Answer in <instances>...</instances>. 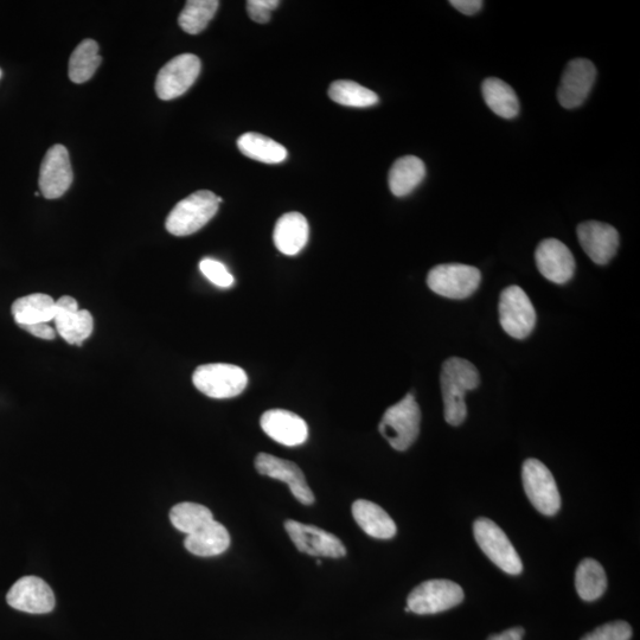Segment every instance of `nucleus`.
Here are the masks:
<instances>
[{"mask_svg": "<svg viewBox=\"0 0 640 640\" xmlns=\"http://www.w3.org/2000/svg\"><path fill=\"white\" fill-rule=\"evenodd\" d=\"M440 383L445 420L451 426H460L467 416L465 394L476 389L480 383L478 370L463 358H448L441 369Z\"/></svg>", "mask_w": 640, "mask_h": 640, "instance_id": "f257e3e1", "label": "nucleus"}, {"mask_svg": "<svg viewBox=\"0 0 640 640\" xmlns=\"http://www.w3.org/2000/svg\"><path fill=\"white\" fill-rule=\"evenodd\" d=\"M219 206V196L214 192L196 191L176 204L166 219L165 228L175 236L195 234L213 219Z\"/></svg>", "mask_w": 640, "mask_h": 640, "instance_id": "f03ea898", "label": "nucleus"}, {"mask_svg": "<svg viewBox=\"0 0 640 640\" xmlns=\"http://www.w3.org/2000/svg\"><path fill=\"white\" fill-rule=\"evenodd\" d=\"M421 411L413 394H407L400 402L389 407L380 422L382 437L396 451H406L420 433Z\"/></svg>", "mask_w": 640, "mask_h": 640, "instance_id": "7ed1b4c3", "label": "nucleus"}, {"mask_svg": "<svg viewBox=\"0 0 640 640\" xmlns=\"http://www.w3.org/2000/svg\"><path fill=\"white\" fill-rule=\"evenodd\" d=\"M194 386L211 399H232L247 388L246 371L234 364H203L192 375Z\"/></svg>", "mask_w": 640, "mask_h": 640, "instance_id": "20e7f679", "label": "nucleus"}, {"mask_svg": "<svg viewBox=\"0 0 640 640\" xmlns=\"http://www.w3.org/2000/svg\"><path fill=\"white\" fill-rule=\"evenodd\" d=\"M473 535L482 552L503 572L510 575H520L523 572L520 555L509 537L494 521L478 518L473 523Z\"/></svg>", "mask_w": 640, "mask_h": 640, "instance_id": "39448f33", "label": "nucleus"}, {"mask_svg": "<svg viewBox=\"0 0 640 640\" xmlns=\"http://www.w3.org/2000/svg\"><path fill=\"white\" fill-rule=\"evenodd\" d=\"M464 598L463 588L456 582L444 579L428 580L416 586L408 595L407 607L419 616H428L451 610L462 604Z\"/></svg>", "mask_w": 640, "mask_h": 640, "instance_id": "423d86ee", "label": "nucleus"}, {"mask_svg": "<svg viewBox=\"0 0 640 640\" xmlns=\"http://www.w3.org/2000/svg\"><path fill=\"white\" fill-rule=\"evenodd\" d=\"M524 491L542 515L554 516L561 509V496L553 473L537 459H527L522 467Z\"/></svg>", "mask_w": 640, "mask_h": 640, "instance_id": "0eeeda50", "label": "nucleus"}, {"mask_svg": "<svg viewBox=\"0 0 640 640\" xmlns=\"http://www.w3.org/2000/svg\"><path fill=\"white\" fill-rule=\"evenodd\" d=\"M482 273L478 268L462 264H445L432 268L427 285L438 296L448 299H466L478 290Z\"/></svg>", "mask_w": 640, "mask_h": 640, "instance_id": "6e6552de", "label": "nucleus"}, {"mask_svg": "<svg viewBox=\"0 0 640 640\" xmlns=\"http://www.w3.org/2000/svg\"><path fill=\"white\" fill-rule=\"evenodd\" d=\"M499 322L509 336L527 338L536 324V312L527 293L518 286L505 288L499 299Z\"/></svg>", "mask_w": 640, "mask_h": 640, "instance_id": "1a4fd4ad", "label": "nucleus"}, {"mask_svg": "<svg viewBox=\"0 0 640 640\" xmlns=\"http://www.w3.org/2000/svg\"><path fill=\"white\" fill-rule=\"evenodd\" d=\"M201 60L196 55L182 54L160 69L156 93L160 100H174L187 93L201 73Z\"/></svg>", "mask_w": 640, "mask_h": 640, "instance_id": "9d476101", "label": "nucleus"}, {"mask_svg": "<svg viewBox=\"0 0 640 640\" xmlns=\"http://www.w3.org/2000/svg\"><path fill=\"white\" fill-rule=\"evenodd\" d=\"M285 529L300 553L332 559L347 555L343 542L328 531L293 520L285 522Z\"/></svg>", "mask_w": 640, "mask_h": 640, "instance_id": "9b49d317", "label": "nucleus"}, {"mask_svg": "<svg viewBox=\"0 0 640 640\" xmlns=\"http://www.w3.org/2000/svg\"><path fill=\"white\" fill-rule=\"evenodd\" d=\"M73 169L69 152L63 145L51 146L44 156L38 185L43 197L56 200L69 190L73 183Z\"/></svg>", "mask_w": 640, "mask_h": 640, "instance_id": "f8f14e48", "label": "nucleus"}, {"mask_svg": "<svg viewBox=\"0 0 640 640\" xmlns=\"http://www.w3.org/2000/svg\"><path fill=\"white\" fill-rule=\"evenodd\" d=\"M597 79V69L591 61L576 59L567 64L562 74L558 99L567 110L584 104Z\"/></svg>", "mask_w": 640, "mask_h": 640, "instance_id": "ddd939ff", "label": "nucleus"}, {"mask_svg": "<svg viewBox=\"0 0 640 640\" xmlns=\"http://www.w3.org/2000/svg\"><path fill=\"white\" fill-rule=\"evenodd\" d=\"M6 601L15 610L32 614H46L55 607L54 592L37 576L19 579L6 595Z\"/></svg>", "mask_w": 640, "mask_h": 640, "instance_id": "4468645a", "label": "nucleus"}, {"mask_svg": "<svg viewBox=\"0 0 640 640\" xmlns=\"http://www.w3.org/2000/svg\"><path fill=\"white\" fill-rule=\"evenodd\" d=\"M55 330L64 341L73 345H82L91 337L94 320L91 312L80 310L78 302L64 296L56 300Z\"/></svg>", "mask_w": 640, "mask_h": 640, "instance_id": "2eb2a0df", "label": "nucleus"}, {"mask_svg": "<svg viewBox=\"0 0 640 640\" xmlns=\"http://www.w3.org/2000/svg\"><path fill=\"white\" fill-rule=\"evenodd\" d=\"M256 470L262 476L281 480L288 485L292 495L305 505L315 503V496L307 485L304 472L298 465L288 462V460L271 456V454L260 453L255 459Z\"/></svg>", "mask_w": 640, "mask_h": 640, "instance_id": "dca6fc26", "label": "nucleus"}, {"mask_svg": "<svg viewBox=\"0 0 640 640\" xmlns=\"http://www.w3.org/2000/svg\"><path fill=\"white\" fill-rule=\"evenodd\" d=\"M540 273L554 284L563 285L573 278L575 259L565 243L556 239L540 242L535 252Z\"/></svg>", "mask_w": 640, "mask_h": 640, "instance_id": "f3484780", "label": "nucleus"}, {"mask_svg": "<svg viewBox=\"0 0 640 640\" xmlns=\"http://www.w3.org/2000/svg\"><path fill=\"white\" fill-rule=\"evenodd\" d=\"M578 239L582 249L594 264L607 265L619 247V234L611 224L588 221L578 227Z\"/></svg>", "mask_w": 640, "mask_h": 640, "instance_id": "a211bd4d", "label": "nucleus"}, {"mask_svg": "<svg viewBox=\"0 0 640 640\" xmlns=\"http://www.w3.org/2000/svg\"><path fill=\"white\" fill-rule=\"evenodd\" d=\"M260 425L268 437L284 446L303 445L309 438V427L305 420L285 409H271L262 414Z\"/></svg>", "mask_w": 640, "mask_h": 640, "instance_id": "6ab92c4d", "label": "nucleus"}, {"mask_svg": "<svg viewBox=\"0 0 640 640\" xmlns=\"http://www.w3.org/2000/svg\"><path fill=\"white\" fill-rule=\"evenodd\" d=\"M310 228L305 216L287 213L275 224L273 241L280 253L288 256L302 252L309 241Z\"/></svg>", "mask_w": 640, "mask_h": 640, "instance_id": "aec40b11", "label": "nucleus"}, {"mask_svg": "<svg viewBox=\"0 0 640 640\" xmlns=\"http://www.w3.org/2000/svg\"><path fill=\"white\" fill-rule=\"evenodd\" d=\"M352 516L364 533L374 539L390 540L398 531L393 518L387 514V511L366 499H358L352 504Z\"/></svg>", "mask_w": 640, "mask_h": 640, "instance_id": "412c9836", "label": "nucleus"}, {"mask_svg": "<svg viewBox=\"0 0 640 640\" xmlns=\"http://www.w3.org/2000/svg\"><path fill=\"white\" fill-rule=\"evenodd\" d=\"M184 546L191 554L210 558V556L227 552L230 546V535L226 527L213 520L196 533L188 535Z\"/></svg>", "mask_w": 640, "mask_h": 640, "instance_id": "4be33fe9", "label": "nucleus"}, {"mask_svg": "<svg viewBox=\"0 0 640 640\" xmlns=\"http://www.w3.org/2000/svg\"><path fill=\"white\" fill-rule=\"evenodd\" d=\"M15 322L21 326L49 323L56 315V300L48 294L34 293L16 300L11 307Z\"/></svg>", "mask_w": 640, "mask_h": 640, "instance_id": "5701e85b", "label": "nucleus"}, {"mask_svg": "<svg viewBox=\"0 0 640 640\" xmlns=\"http://www.w3.org/2000/svg\"><path fill=\"white\" fill-rule=\"evenodd\" d=\"M426 176L424 162L415 156L401 157L389 171L388 183L390 191L396 197H405L419 187Z\"/></svg>", "mask_w": 640, "mask_h": 640, "instance_id": "b1692460", "label": "nucleus"}, {"mask_svg": "<svg viewBox=\"0 0 640 640\" xmlns=\"http://www.w3.org/2000/svg\"><path fill=\"white\" fill-rule=\"evenodd\" d=\"M483 98L490 110L504 119H514L520 113V101L507 82L486 79L482 85Z\"/></svg>", "mask_w": 640, "mask_h": 640, "instance_id": "393cba45", "label": "nucleus"}, {"mask_svg": "<svg viewBox=\"0 0 640 640\" xmlns=\"http://www.w3.org/2000/svg\"><path fill=\"white\" fill-rule=\"evenodd\" d=\"M242 155L265 164L283 163L287 158L285 147L262 134L248 132L238 140Z\"/></svg>", "mask_w": 640, "mask_h": 640, "instance_id": "a878e982", "label": "nucleus"}, {"mask_svg": "<svg viewBox=\"0 0 640 640\" xmlns=\"http://www.w3.org/2000/svg\"><path fill=\"white\" fill-rule=\"evenodd\" d=\"M575 588L579 597L585 601H594L603 597L607 590L605 569L597 560H582L575 573Z\"/></svg>", "mask_w": 640, "mask_h": 640, "instance_id": "bb28decb", "label": "nucleus"}, {"mask_svg": "<svg viewBox=\"0 0 640 640\" xmlns=\"http://www.w3.org/2000/svg\"><path fill=\"white\" fill-rule=\"evenodd\" d=\"M99 44L93 40L82 41L69 60V79L74 83H85L93 78L100 67Z\"/></svg>", "mask_w": 640, "mask_h": 640, "instance_id": "cd10ccee", "label": "nucleus"}, {"mask_svg": "<svg viewBox=\"0 0 640 640\" xmlns=\"http://www.w3.org/2000/svg\"><path fill=\"white\" fill-rule=\"evenodd\" d=\"M219 6L217 0H189L178 17L179 27L190 35L201 34L215 17Z\"/></svg>", "mask_w": 640, "mask_h": 640, "instance_id": "c85d7f7f", "label": "nucleus"}, {"mask_svg": "<svg viewBox=\"0 0 640 640\" xmlns=\"http://www.w3.org/2000/svg\"><path fill=\"white\" fill-rule=\"evenodd\" d=\"M170 520L172 526L188 536L207 526L214 516L204 505L184 502L171 509Z\"/></svg>", "mask_w": 640, "mask_h": 640, "instance_id": "c756f323", "label": "nucleus"}, {"mask_svg": "<svg viewBox=\"0 0 640 640\" xmlns=\"http://www.w3.org/2000/svg\"><path fill=\"white\" fill-rule=\"evenodd\" d=\"M329 96L336 104L348 107L366 108L379 104V96L370 89L354 81L339 80L332 83Z\"/></svg>", "mask_w": 640, "mask_h": 640, "instance_id": "7c9ffc66", "label": "nucleus"}, {"mask_svg": "<svg viewBox=\"0 0 640 640\" xmlns=\"http://www.w3.org/2000/svg\"><path fill=\"white\" fill-rule=\"evenodd\" d=\"M200 270L211 284L217 287L229 288L235 283L232 273L229 272L226 265L221 261L206 258L200 262Z\"/></svg>", "mask_w": 640, "mask_h": 640, "instance_id": "2f4dec72", "label": "nucleus"}, {"mask_svg": "<svg viewBox=\"0 0 640 640\" xmlns=\"http://www.w3.org/2000/svg\"><path fill=\"white\" fill-rule=\"evenodd\" d=\"M632 629L626 622H613L598 627L581 640H630Z\"/></svg>", "mask_w": 640, "mask_h": 640, "instance_id": "473e14b6", "label": "nucleus"}, {"mask_svg": "<svg viewBox=\"0 0 640 640\" xmlns=\"http://www.w3.org/2000/svg\"><path fill=\"white\" fill-rule=\"evenodd\" d=\"M279 5V0H248V15L256 23L266 24L271 21L272 11Z\"/></svg>", "mask_w": 640, "mask_h": 640, "instance_id": "72a5a7b5", "label": "nucleus"}, {"mask_svg": "<svg viewBox=\"0 0 640 640\" xmlns=\"http://www.w3.org/2000/svg\"><path fill=\"white\" fill-rule=\"evenodd\" d=\"M22 329L29 332L30 335L47 341H53L56 337V330L51 328L48 323L34 324L22 326Z\"/></svg>", "mask_w": 640, "mask_h": 640, "instance_id": "f704fd0d", "label": "nucleus"}, {"mask_svg": "<svg viewBox=\"0 0 640 640\" xmlns=\"http://www.w3.org/2000/svg\"><path fill=\"white\" fill-rule=\"evenodd\" d=\"M450 4L467 16L476 15L483 8V2L480 0H452Z\"/></svg>", "mask_w": 640, "mask_h": 640, "instance_id": "c9c22d12", "label": "nucleus"}, {"mask_svg": "<svg viewBox=\"0 0 640 640\" xmlns=\"http://www.w3.org/2000/svg\"><path fill=\"white\" fill-rule=\"evenodd\" d=\"M524 636V630L522 627H514L499 635H492L488 640H522Z\"/></svg>", "mask_w": 640, "mask_h": 640, "instance_id": "e433bc0d", "label": "nucleus"}, {"mask_svg": "<svg viewBox=\"0 0 640 640\" xmlns=\"http://www.w3.org/2000/svg\"><path fill=\"white\" fill-rule=\"evenodd\" d=\"M317 565H322V561L317 560Z\"/></svg>", "mask_w": 640, "mask_h": 640, "instance_id": "4c0bfd02", "label": "nucleus"}, {"mask_svg": "<svg viewBox=\"0 0 640 640\" xmlns=\"http://www.w3.org/2000/svg\"><path fill=\"white\" fill-rule=\"evenodd\" d=\"M0 78H2V69H0Z\"/></svg>", "mask_w": 640, "mask_h": 640, "instance_id": "58836bf2", "label": "nucleus"}]
</instances>
